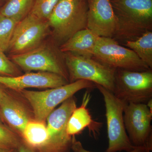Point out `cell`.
I'll return each instance as SVG.
<instances>
[{
	"label": "cell",
	"instance_id": "e0dca14e",
	"mask_svg": "<svg viewBox=\"0 0 152 152\" xmlns=\"http://www.w3.org/2000/svg\"><path fill=\"white\" fill-rule=\"evenodd\" d=\"M22 141L36 152H49V136L43 122L30 121L22 134Z\"/></svg>",
	"mask_w": 152,
	"mask_h": 152
},
{
	"label": "cell",
	"instance_id": "d4e9b609",
	"mask_svg": "<svg viewBox=\"0 0 152 152\" xmlns=\"http://www.w3.org/2000/svg\"><path fill=\"white\" fill-rule=\"evenodd\" d=\"M18 152H36L23 142H21L18 148Z\"/></svg>",
	"mask_w": 152,
	"mask_h": 152
},
{
	"label": "cell",
	"instance_id": "8992f818",
	"mask_svg": "<svg viewBox=\"0 0 152 152\" xmlns=\"http://www.w3.org/2000/svg\"><path fill=\"white\" fill-rule=\"evenodd\" d=\"M64 54L69 83L86 80L113 93L116 69L105 65L93 58L81 56L69 52Z\"/></svg>",
	"mask_w": 152,
	"mask_h": 152
},
{
	"label": "cell",
	"instance_id": "cb8c5ba5",
	"mask_svg": "<svg viewBox=\"0 0 152 152\" xmlns=\"http://www.w3.org/2000/svg\"><path fill=\"white\" fill-rule=\"evenodd\" d=\"M71 149L74 152H93L86 150L83 146L81 143L76 140L75 136L72 137V141ZM148 151L150 150L148 149L146 147H137L134 149L129 152H148Z\"/></svg>",
	"mask_w": 152,
	"mask_h": 152
},
{
	"label": "cell",
	"instance_id": "ac0fdd59",
	"mask_svg": "<svg viewBox=\"0 0 152 152\" xmlns=\"http://www.w3.org/2000/svg\"><path fill=\"white\" fill-rule=\"evenodd\" d=\"M125 45L134 52L150 69L152 68V31H148L134 41H127Z\"/></svg>",
	"mask_w": 152,
	"mask_h": 152
},
{
	"label": "cell",
	"instance_id": "277c9868",
	"mask_svg": "<svg viewBox=\"0 0 152 152\" xmlns=\"http://www.w3.org/2000/svg\"><path fill=\"white\" fill-rule=\"evenodd\" d=\"M10 59L27 72L35 71L53 73L62 76L69 82L64 53L54 42L48 44L44 42L29 51L10 56Z\"/></svg>",
	"mask_w": 152,
	"mask_h": 152
},
{
	"label": "cell",
	"instance_id": "4fadbf2b",
	"mask_svg": "<svg viewBox=\"0 0 152 152\" xmlns=\"http://www.w3.org/2000/svg\"><path fill=\"white\" fill-rule=\"evenodd\" d=\"M69 83L62 76L48 72H29L15 77L0 75V85L19 92L28 88H53Z\"/></svg>",
	"mask_w": 152,
	"mask_h": 152
},
{
	"label": "cell",
	"instance_id": "30bf717a",
	"mask_svg": "<svg viewBox=\"0 0 152 152\" xmlns=\"http://www.w3.org/2000/svg\"><path fill=\"white\" fill-rule=\"evenodd\" d=\"M125 129L132 143L135 147L152 150V113L144 103L124 102Z\"/></svg>",
	"mask_w": 152,
	"mask_h": 152
},
{
	"label": "cell",
	"instance_id": "44dd1931",
	"mask_svg": "<svg viewBox=\"0 0 152 152\" xmlns=\"http://www.w3.org/2000/svg\"><path fill=\"white\" fill-rule=\"evenodd\" d=\"M21 142L16 133L0 124V150H18Z\"/></svg>",
	"mask_w": 152,
	"mask_h": 152
},
{
	"label": "cell",
	"instance_id": "9c48e42d",
	"mask_svg": "<svg viewBox=\"0 0 152 152\" xmlns=\"http://www.w3.org/2000/svg\"><path fill=\"white\" fill-rule=\"evenodd\" d=\"M50 32L48 20L29 13L17 24L7 51L12 56L35 48L44 42Z\"/></svg>",
	"mask_w": 152,
	"mask_h": 152
},
{
	"label": "cell",
	"instance_id": "d6986e66",
	"mask_svg": "<svg viewBox=\"0 0 152 152\" xmlns=\"http://www.w3.org/2000/svg\"><path fill=\"white\" fill-rule=\"evenodd\" d=\"M34 0H8L0 10V14L20 21L30 13Z\"/></svg>",
	"mask_w": 152,
	"mask_h": 152
},
{
	"label": "cell",
	"instance_id": "4316f807",
	"mask_svg": "<svg viewBox=\"0 0 152 152\" xmlns=\"http://www.w3.org/2000/svg\"><path fill=\"white\" fill-rule=\"evenodd\" d=\"M0 152H18V150H0Z\"/></svg>",
	"mask_w": 152,
	"mask_h": 152
},
{
	"label": "cell",
	"instance_id": "3957f363",
	"mask_svg": "<svg viewBox=\"0 0 152 152\" xmlns=\"http://www.w3.org/2000/svg\"><path fill=\"white\" fill-rule=\"evenodd\" d=\"M94 88H96L94 83L79 80L42 91L23 90L20 92L31 106L35 120L44 122L58 105L80 90Z\"/></svg>",
	"mask_w": 152,
	"mask_h": 152
},
{
	"label": "cell",
	"instance_id": "ba28073f",
	"mask_svg": "<svg viewBox=\"0 0 152 152\" xmlns=\"http://www.w3.org/2000/svg\"><path fill=\"white\" fill-rule=\"evenodd\" d=\"M93 58L110 67L135 72L151 69L132 50L122 46L113 38L99 37Z\"/></svg>",
	"mask_w": 152,
	"mask_h": 152
},
{
	"label": "cell",
	"instance_id": "2e32d148",
	"mask_svg": "<svg viewBox=\"0 0 152 152\" xmlns=\"http://www.w3.org/2000/svg\"><path fill=\"white\" fill-rule=\"evenodd\" d=\"M99 37L87 28L76 33L59 48L63 53L69 52L81 56L93 58Z\"/></svg>",
	"mask_w": 152,
	"mask_h": 152
},
{
	"label": "cell",
	"instance_id": "7a4b0ae2",
	"mask_svg": "<svg viewBox=\"0 0 152 152\" xmlns=\"http://www.w3.org/2000/svg\"><path fill=\"white\" fill-rule=\"evenodd\" d=\"M88 12L87 0H59L48 20L56 45L87 28Z\"/></svg>",
	"mask_w": 152,
	"mask_h": 152
},
{
	"label": "cell",
	"instance_id": "7402d4cb",
	"mask_svg": "<svg viewBox=\"0 0 152 152\" xmlns=\"http://www.w3.org/2000/svg\"><path fill=\"white\" fill-rule=\"evenodd\" d=\"M59 0H34L30 13L43 20H48Z\"/></svg>",
	"mask_w": 152,
	"mask_h": 152
},
{
	"label": "cell",
	"instance_id": "5bb4252c",
	"mask_svg": "<svg viewBox=\"0 0 152 152\" xmlns=\"http://www.w3.org/2000/svg\"><path fill=\"white\" fill-rule=\"evenodd\" d=\"M89 92H86L81 105L76 108L71 115L67 126V132L69 135L73 137L82 132L86 128H88L90 132L96 137L101 123L96 122L93 120L87 106L91 99Z\"/></svg>",
	"mask_w": 152,
	"mask_h": 152
},
{
	"label": "cell",
	"instance_id": "7c38bea8",
	"mask_svg": "<svg viewBox=\"0 0 152 152\" xmlns=\"http://www.w3.org/2000/svg\"><path fill=\"white\" fill-rule=\"evenodd\" d=\"M87 28L100 37L113 38L117 20L110 0H87Z\"/></svg>",
	"mask_w": 152,
	"mask_h": 152
},
{
	"label": "cell",
	"instance_id": "484cf974",
	"mask_svg": "<svg viewBox=\"0 0 152 152\" xmlns=\"http://www.w3.org/2000/svg\"><path fill=\"white\" fill-rule=\"evenodd\" d=\"M8 96L9 94L0 87V104Z\"/></svg>",
	"mask_w": 152,
	"mask_h": 152
},
{
	"label": "cell",
	"instance_id": "52a82bcc",
	"mask_svg": "<svg viewBox=\"0 0 152 152\" xmlns=\"http://www.w3.org/2000/svg\"><path fill=\"white\" fill-rule=\"evenodd\" d=\"M113 94L126 103L146 104L152 99V71L117 69Z\"/></svg>",
	"mask_w": 152,
	"mask_h": 152
},
{
	"label": "cell",
	"instance_id": "ffe728a7",
	"mask_svg": "<svg viewBox=\"0 0 152 152\" xmlns=\"http://www.w3.org/2000/svg\"><path fill=\"white\" fill-rule=\"evenodd\" d=\"M20 20L0 14V50L7 51L14 31Z\"/></svg>",
	"mask_w": 152,
	"mask_h": 152
},
{
	"label": "cell",
	"instance_id": "9a60e30c",
	"mask_svg": "<svg viewBox=\"0 0 152 152\" xmlns=\"http://www.w3.org/2000/svg\"><path fill=\"white\" fill-rule=\"evenodd\" d=\"M0 113L8 124L20 136L31 121L23 105L9 95L0 104Z\"/></svg>",
	"mask_w": 152,
	"mask_h": 152
},
{
	"label": "cell",
	"instance_id": "603a6c76",
	"mask_svg": "<svg viewBox=\"0 0 152 152\" xmlns=\"http://www.w3.org/2000/svg\"><path fill=\"white\" fill-rule=\"evenodd\" d=\"M0 50V75L15 77L21 75L18 66Z\"/></svg>",
	"mask_w": 152,
	"mask_h": 152
},
{
	"label": "cell",
	"instance_id": "8fae6325",
	"mask_svg": "<svg viewBox=\"0 0 152 152\" xmlns=\"http://www.w3.org/2000/svg\"><path fill=\"white\" fill-rule=\"evenodd\" d=\"M77 108L74 96L69 98L47 117L49 152H68L71 149L72 137L67 132L68 121Z\"/></svg>",
	"mask_w": 152,
	"mask_h": 152
},
{
	"label": "cell",
	"instance_id": "6da1fadb",
	"mask_svg": "<svg viewBox=\"0 0 152 152\" xmlns=\"http://www.w3.org/2000/svg\"><path fill=\"white\" fill-rule=\"evenodd\" d=\"M117 20L113 37L126 42L152 30V0H110Z\"/></svg>",
	"mask_w": 152,
	"mask_h": 152
},
{
	"label": "cell",
	"instance_id": "83f0119b",
	"mask_svg": "<svg viewBox=\"0 0 152 152\" xmlns=\"http://www.w3.org/2000/svg\"><path fill=\"white\" fill-rule=\"evenodd\" d=\"M148 152H152L151 151H148Z\"/></svg>",
	"mask_w": 152,
	"mask_h": 152
},
{
	"label": "cell",
	"instance_id": "5b68a950",
	"mask_svg": "<svg viewBox=\"0 0 152 152\" xmlns=\"http://www.w3.org/2000/svg\"><path fill=\"white\" fill-rule=\"evenodd\" d=\"M103 97L106 109L108 146L106 152H129L136 147L131 142L125 129L124 120V102L113 93L96 84Z\"/></svg>",
	"mask_w": 152,
	"mask_h": 152
}]
</instances>
